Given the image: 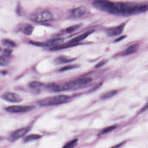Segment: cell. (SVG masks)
Returning a JSON list of instances; mask_svg holds the SVG:
<instances>
[{
    "label": "cell",
    "mask_w": 148,
    "mask_h": 148,
    "mask_svg": "<svg viewBox=\"0 0 148 148\" xmlns=\"http://www.w3.org/2000/svg\"><path fill=\"white\" fill-rule=\"evenodd\" d=\"M148 5L132 2H113L109 10V13L116 15H128L137 14L146 12Z\"/></svg>",
    "instance_id": "1"
},
{
    "label": "cell",
    "mask_w": 148,
    "mask_h": 148,
    "mask_svg": "<svg viewBox=\"0 0 148 148\" xmlns=\"http://www.w3.org/2000/svg\"><path fill=\"white\" fill-rule=\"evenodd\" d=\"M92 81L90 77H84L77 79L66 82L61 84L57 85L56 84H50L47 85V87L51 89L53 92H60L72 89H77L80 86L89 84Z\"/></svg>",
    "instance_id": "2"
},
{
    "label": "cell",
    "mask_w": 148,
    "mask_h": 148,
    "mask_svg": "<svg viewBox=\"0 0 148 148\" xmlns=\"http://www.w3.org/2000/svg\"><path fill=\"white\" fill-rule=\"evenodd\" d=\"M70 100V97L66 95H58L50 97L40 100L37 103L41 106H52L67 103Z\"/></svg>",
    "instance_id": "3"
},
{
    "label": "cell",
    "mask_w": 148,
    "mask_h": 148,
    "mask_svg": "<svg viewBox=\"0 0 148 148\" xmlns=\"http://www.w3.org/2000/svg\"><path fill=\"white\" fill-rule=\"evenodd\" d=\"M54 18L53 14L50 11H44L36 13L30 17L31 20L37 23H43L51 21Z\"/></svg>",
    "instance_id": "4"
},
{
    "label": "cell",
    "mask_w": 148,
    "mask_h": 148,
    "mask_svg": "<svg viewBox=\"0 0 148 148\" xmlns=\"http://www.w3.org/2000/svg\"><path fill=\"white\" fill-rule=\"evenodd\" d=\"M36 108L34 106H12L6 107L5 110L10 113H23L33 110Z\"/></svg>",
    "instance_id": "5"
},
{
    "label": "cell",
    "mask_w": 148,
    "mask_h": 148,
    "mask_svg": "<svg viewBox=\"0 0 148 148\" xmlns=\"http://www.w3.org/2000/svg\"><path fill=\"white\" fill-rule=\"evenodd\" d=\"M2 98L6 101L13 103H18L23 100L22 97L19 94L12 92H6L2 95Z\"/></svg>",
    "instance_id": "6"
},
{
    "label": "cell",
    "mask_w": 148,
    "mask_h": 148,
    "mask_svg": "<svg viewBox=\"0 0 148 148\" xmlns=\"http://www.w3.org/2000/svg\"><path fill=\"white\" fill-rule=\"evenodd\" d=\"M30 127L21 128L18 129L12 133L10 138L11 141H14L25 136L30 130Z\"/></svg>",
    "instance_id": "7"
},
{
    "label": "cell",
    "mask_w": 148,
    "mask_h": 148,
    "mask_svg": "<svg viewBox=\"0 0 148 148\" xmlns=\"http://www.w3.org/2000/svg\"><path fill=\"white\" fill-rule=\"evenodd\" d=\"M125 27V24L123 23L120 24L118 26L109 28L106 30V34L110 37H113V36L119 35L123 33L124 29Z\"/></svg>",
    "instance_id": "8"
},
{
    "label": "cell",
    "mask_w": 148,
    "mask_h": 148,
    "mask_svg": "<svg viewBox=\"0 0 148 148\" xmlns=\"http://www.w3.org/2000/svg\"><path fill=\"white\" fill-rule=\"evenodd\" d=\"M86 8L84 6H80L71 10L70 12V15L72 18H78L82 17L86 12Z\"/></svg>",
    "instance_id": "9"
},
{
    "label": "cell",
    "mask_w": 148,
    "mask_h": 148,
    "mask_svg": "<svg viewBox=\"0 0 148 148\" xmlns=\"http://www.w3.org/2000/svg\"><path fill=\"white\" fill-rule=\"evenodd\" d=\"M94 32V30H89V31H87V32H85L84 33L82 34L73 38V39L70 40L68 43H70V44L78 45L79 44V42L86 38L90 34H91Z\"/></svg>",
    "instance_id": "10"
},
{
    "label": "cell",
    "mask_w": 148,
    "mask_h": 148,
    "mask_svg": "<svg viewBox=\"0 0 148 148\" xmlns=\"http://www.w3.org/2000/svg\"><path fill=\"white\" fill-rule=\"evenodd\" d=\"M139 46L138 44H135L130 46L128 48H126L124 51L122 52L121 55L123 56H126L132 54L136 52L138 50Z\"/></svg>",
    "instance_id": "11"
},
{
    "label": "cell",
    "mask_w": 148,
    "mask_h": 148,
    "mask_svg": "<svg viewBox=\"0 0 148 148\" xmlns=\"http://www.w3.org/2000/svg\"><path fill=\"white\" fill-rule=\"evenodd\" d=\"M75 58H69L65 56H60L56 58L55 62L57 64H66L75 60Z\"/></svg>",
    "instance_id": "12"
},
{
    "label": "cell",
    "mask_w": 148,
    "mask_h": 148,
    "mask_svg": "<svg viewBox=\"0 0 148 148\" xmlns=\"http://www.w3.org/2000/svg\"><path fill=\"white\" fill-rule=\"evenodd\" d=\"M64 40V38H57L52 39L46 42L47 44V47L56 46L59 45H61Z\"/></svg>",
    "instance_id": "13"
},
{
    "label": "cell",
    "mask_w": 148,
    "mask_h": 148,
    "mask_svg": "<svg viewBox=\"0 0 148 148\" xmlns=\"http://www.w3.org/2000/svg\"><path fill=\"white\" fill-rule=\"evenodd\" d=\"M41 136L39 134H32V135H28L26 136L24 138L23 141L25 143L30 142V141H34V140H37L41 138Z\"/></svg>",
    "instance_id": "14"
},
{
    "label": "cell",
    "mask_w": 148,
    "mask_h": 148,
    "mask_svg": "<svg viewBox=\"0 0 148 148\" xmlns=\"http://www.w3.org/2000/svg\"><path fill=\"white\" fill-rule=\"evenodd\" d=\"M10 62V57L4 55L0 56V66H6L9 64Z\"/></svg>",
    "instance_id": "15"
},
{
    "label": "cell",
    "mask_w": 148,
    "mask_h": 148,
    "mask_svg": "<svg viewBox=\"0 0 148 148\" xmlns=\"http://www.w3.org/2000/svg\"><path fill=\"white\" fill-rule=\"evenodd\" d=\"M34 30V27L31 25H27L24 28L23 32L24 34L27 35H30L32 34Z\"/></svg>",
    "instance_id": "16"
},
{
    "label": "cell",
    "mask_w": 148,
    "mask_h": 148,
    "mask_svg": "<svg viewBox=\"0 0 148 148\" xmlns=\"http://www.w3.org/2000/svg\"><path fill=\"white\" fill-rule=\"evenodd\" d=\"M117 93V91L116 90L110 91L106 92L105 94H103L101 96V98L103 99H107L110 98L115 96L116 94Z\"/></svg>",
    "instance_id": "17"
},
{
    "label": "cell",
    "mask_w": 148,
    "mask_h": 148,
    "mask_svg": "<svg viewBox=\"0 0 148 148\" xmlns=\"http://www.w3.org/2000/svg\"><path fill=\"white\" fill-rule=\"evenodd\" d=\"M81 26H82V24H81L73 25L71 26L67 27L66 30V31L68 33H71L79 29Z\"/></svg>",
    "instance_id": "18"
},
{
    "label": "cell",
    "mask_w": 148,
    "mask_h": 148,
    "mask_svg": "<svg viewBox=\"0 0 148 148\" xmlns=\"http://www.w3.org/2000/svg\"><path fill=\"white\" fill-rule=\"evenodd\" d=\"M2 43L3 45L11 47H14L17 46V44L14 41L9 39H4L2 40Z\"/></svg>",
    "instance_id": "19"
},
{
    "label": "cell",
    "mask_w": 148,
    "mask_h": 148,
    "mask_svg": "<svg viewBox=\"0 0 148 148\" xmlns=\"http://www.w3.org/2000/svg\"><path fill=\"white\" fill-rule=\"evenodd\" d=\"M29 86L31 88L36 89L42 87L44 86V84L39 81H34L31 82L29 84Z\"/></svg>",
    "instance_id": "20"
},
{
    "label": "cell",
    "mask_w": 148,
    "mask_h": 148,
    "mask_svg": "<svg viewBox=\"0 0 148 148\" xmlns=\"http://www.w3.org/2000/svg\"><path fill=\"white\" fill-rule=\"evenodd\" d=\"M78 67V65L77 64L69 65L65 66L62 67V68L59 70V71H65L74 69V68H77V67Z\"/></svg>",
    "instance_id": "21"
},
{
    "label": "cell",
    "mask_w": 148,
    "mask_h": 148,
    "mask_svg": "<svg viewBox=\"0 0 148 148\" xmlns=\"http://www.w3.org/2000/svg\"><path fill=\"white\" fill-rule=\"evenodd\" d=\"M78 139H74L71 141L69 142V143H66L64 146V148H72L74 147L77 144V143Z\"/></svg>",
    "instance_id": "22"
},
{
    "label": "cell",
    "mask_w": 148,
    "mask_h": 148,
    "mask_svg": "<svg viewBox=\"0 0 148 148\" xmlns=\"http://www.w3.org/2000/svg\"><path fill=\"white\" fill-rule=\"evenodd\" d=\"M116 128V125H113L111 126H108V127H106V128L104 129L101 132V134H104L106 133L110 132L112 131L115 130Z\"/></svg>",
    "instance_id": "23"
},
{
    "label": "cell",
    "mask_w": 148,
    "mask_h": 148,
    "mask_svg": "<svg viewBox=\"0 0 148 148\" xmlns=\"http://www.w3.org/2000/svg\"><path fill=\"white\" fill-rule=\"evenodd\" d=\"M30 43L32 45L36 46L42 47H47L46 42H35V41H30Z\"/></svg>",
    "instance_id": "24"
},
{
    "label": "cell",
    "mask_w": 148,
    "mask_h": 148,
    "mask_svg": "<svg viewBox=\"0 0 148 148\" xmlns=\"http://www.w3.org/2000/svg\"><path fill=\"white\" fill-rule=\"evenodd\" d=\"M107 62H108V60H101V61L99 62L97 64H96V66H95V68H98L101 67V66H103L104 65L106 64L107 63Z\"/></svg>",
    "instance_id": "25"
},
{
    "label": "cell",
    "mask_w": 148,
    "mask_h": 148,
    "mask_svg": "<svg viewBox=\"0 0 148 148\" xmlns=\"http://www.w3.org/2000/svg\"><path fill=\"white\" fill-rule=\"evenodd\" d=\"M12 51L11 49H5L4 51V54H3V55H5V56H8V57H10L11 54H12Z\"/></svg>",
    "instance_id": "26"
},
{
    "label": "cell",
    "mask_w": 148,
    "mask_h": 148,
    "mask_svg": "<svg viewBox=\"0 0 148 148\" xmlns=\"http://www.w3.org/2000/svg\"><path fill=\"white\" fill-rule=\"evenodd\" d=\"M126 35H122V36H120V37H119L117 38L115 40L114 42H119V41H121V40H123L125 38H126Z\"/></svg>",
    "instance_id": "27"
},
{
    "label": "cell",
    "mask_w": 148,
    "mask_h": 148,
    "mask_svg": "<svg viewBox=\"0 0 148 148\" xmlns=\"http://www.w3.org/2000/svg\"><path fill=\"white\" fill-rule=\"evenodd\" d=\"M123 143H124V142H122V143H120L119 144H118L117 145H115V146H113V147H120V146H122V145H123Z\"/></svg>",
    "instance_id": "28"
}]
</instances>
